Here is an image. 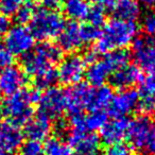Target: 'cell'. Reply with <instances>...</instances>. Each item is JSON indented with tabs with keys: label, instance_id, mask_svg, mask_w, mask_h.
<instances>
[{
	"label": "cell",
	"instance_id": "obj_1",
	"mask_svg": "<svg viewBox=\"0 0 155 155\" xmlns=\"http://www.w3.org/2000/svg\"><path fill=\"white\" fill-rule=\"evenodd\" d=\"M138 34V25L134 20L113 18L103 27L96 39L95 52L106 54L131 45Z\"/></svg>",
	"mask_w": 155,
	"mask_h": 155
},
{
	"label": "cell",
	"instance_id": "obj_2",
	"mask_svg": "<svg viewBox=\"0 0 155 155\" xmlns=\"http://www.w3.org/2000/svg\"><path fill=\"white\" fill-rule=\"evenodd\" d=\"M41 97L38 89H21L14 95L8 96L0 105V113L17 127L26 125L33 115V104Z\"/></svg>",
	"mask_w": 155,
	"mask_h": 155
},
{
	"label": "cell",
	"instance_id": "obj_3",
	"mask_svg": "<svg viewBox=\"0 0 155 155\" xmlns=\"http://www.w3.org/2000/svg\"><path fill=\"white\" fill-rule=\"evenodd\" d=\"M61 55L62 50L60 47L50 43H43L21 56V69L28 75L41 77V74L55 70L54 66L60 61Z\"/></svg>",
	"mask_w": 155,
	"mask_h": 155
},
{
	"label": "cell",
	"instance_id": "obj_4",
	"mask_svg": "<svg viewBox=\"0 0 155 155\" xmlns=\"http://www.w3.org/2000/svg\"><path fill=\"white\" fill-rule=\"evenodd\" d=\"M127 137L138 155H155V119L142 115L130 121Z\"/></svg>",
	"mask_w": 155,
	"mask_h": 155
},
{
	"label": "cell",
	"instance_id": "obj_5",
	"mask_svg": "<svg viewBox=\"0 0 155 155\" xmlns=\"http://www.w3.org/2000/svg\"><path fill=\"white\" fill-rule=\"evenodd\" d=\"M65 21L58 12L45 8L36 9L29 21V30L35 39L47 41L60 35Z\"/></svg>",
	"mask_w": 155,
	"mask_h": 155
},
{
	"label": "cell",
	"instance_id": "obj_6",
	"mask_svg": "<svg viewBox=\"0 0 155 155\" xmlns=\"http://www.w3.org/2000/svg\"><path fill=\"white\" fill-rule=\"evenodd\" d=\"M129 62L130 54L123 49L108 52L102 60L91 63L85 72L87 81L91 86H102L115 70L129 64Z\"/></svg>",
	"mask_w": 155,
	"mask_h": 155
},
{
	"label": "cell",
	"instance_id": "obj_7",
	"mask_svg": "<svg viewBox=\"0 0 155 155\" xmlns=\"http://www.w3.org/2000/svg\"><path fill=\"white\" fill-rule=\"evenodd\" d=\"M101 30L89 24L80 25L71 21L65 24L62 32L58 35V46L66 52H75L86 44L96 41Z\"/></svg>",
	"mask_w": 155,
	"mask_h": 155
},
{
	"label": "cell",
	"instance_id": "obj_8",
	"mask_svg": "<svg viewBox=\"0 0 155 155\" xmlns=\"http://www.w3.org/2000/svg\"><path fill=\"white\" fill-rule=\"evenodd\" d=\"M35 38L29 29L16 25L5 35V47L13 56H24L34 48Z\"/></svg>",
	"mask_w": 155,
	"mask_h": 155
},
{
	"label": "cell",
	"instance_id": "obj_9",
	"mask_svg": "<svg viewBox=\"0 0 155 155\" xmlns=\"http://www.w3.org/2000/svg\"><path fill=\"white\" fill-rule=\"evenodd\" d=\"M39 114L50 119L60 118L67 110L66 91L58 87H50L41 95L38 99Z\"/></svg>",
	"mask_w": 155,
	"mask_h": 155
},
{
	"label": "cell",
	"instance_id": "obj_10",
	"mask_svg": "<svg viewBox=\"0 0 155 155\" xmlns=\"http://www.w3.org/2000/svg\"><path fill=\"white\" fill-rule=\"evenodd\" d=\"M86 61L82 55L70 54L66 56L60 63L56 70L58 80L66 85H74L80 83L86 72Z\"/></svg>",
	"mask_w": 155,
	"mask_h": 155
},
{
	"label": "cell",
	"instance_id": "obj_11",
	"mask_svg": "<svg viewBox=\"0 0 155 155\" xmlns=\"http://www.w3.org/2000/svg\"><path fill=\"white\" fill-rule=\"evenodd\" d=\"M68 144L74 155H99L100 152V139L93 132L71 129Z\"/></svg>",
	"mask_w": 155,
	"mask_h": 155
},
{
	"label": "cell",
	"instance_id": "obj_12",
	"mask_svg": "<svg viewBox=\"0 0 155 155\" xmlns=\"http://www.w3.org/2000/svg\"><path fill=\"white\" fill-rule=\"evenodd\" d=\"M93 87L85 83H78L71 88L66 91L67 96V112L69 114H83L84 110H91V100Z\"/></svg>",
	"mask_w": 155,
	"mask_h": 155
},
{
	"label": "cell",
	"instance_id": "obj_13",
	"mask_svg": "<svg viewBox=\"0 0 155 155\" xmlns=\"http://www.w3.org/2000/svg\"><path fill=\"white\" fill-rule=\"evenodd\" d=\"M28 78L20 67L10 65L0 71V94L11 96L24 89Z\"/></svg>",
	"mask_w": 155,
	"mask_h": 155
},
{
	"label": "cell",
	"instance_id": "obj_14",
	"mask_svg": "<svg viewBox=\"0 0 155 155\" xmlns=\"http://www.w3.org/2000/svg\"><path fill=\"white\" fill-rule=\"evenodd\" d=\"M134 58L140 69L155 74V41L143 37L133 41Z\"/></svg>",
	"mask_w": 155,
	"mask_h": 155
},
{
	"label": "cell",
	"instance_id": "obj_15",
	"mask_svg": "<svg viewBox=\"0 0 155 155\" xmlns=\"http://www.w3.org/2000/svg\"><path fill=\"white\" fill-rule=\"evenodd\" d=\"M139 94L135 89H121L116 95H113L108 105L110 113L114 117H125L137 108Z\"/></svg>",
	"mask_w": 155,
	"mask_h": 155
},
{
	"label": "cell",
	"instance_id": "obj_16",
	"mask_svg": "<svg viewBox=\"0 0 155 155\" xmlns=\"http://www.w3.org/2000/svg\"><path fill=\"white\" fill-rule=\"evenodd\" d=\"M130 121L125 117H114L107 120L100 130V137L104 143L112 144L120 143L127 136Z\"/></svg>",
	"mask_w": 155,
	"mask_h": 155
},
{
	"label": "cell",
	"instance_id": "obj_17",
	"mask_svg": "<svg viewBox=\"0 0 155 155\" xmlns=\"http://www.w3.org/2000/svg\"><path fill=\"white\" fill-rule=\"evenodd\" d=\"M107 121V116L103 110L91 112L88 115H72L70 118L71 129L86 132L100 131Z\"/></svg>",
	"mask_w": 155,
	"mask_h": 155
},
{
	"label": "cell",
	"instance_id": "obj_18",
	"mask_svg": "<svg viewBox=\"0 0 155 155\" xmlns=\"http://www.w3.org/2000/svg\"><path fill=\"white\" fill-rule=\"evenodd\" d=\"M142 80V73L139 67L127 64L115 70L110 75V83L118 89H127L134 86Z\"/></svg>",
	"mask_w": 155,
	"mask_h": 155
},
{
	"label": "cell",
	"instance_id": "obj_19",
	"mask_svg": "<svg viewBox=\"0 0 155 155\" xmlns=\"http://www.w3.org/2000/svg\"><path fill=\"white\" fill-rule=\"evenodd\" d=\"M24 133L19 127L10 122H1L0 124V148L8 153L19 150L24 142Z\"/></svg>",
	"mask_w": 155,
	"mask_h": 155
},
{
	"label": "cell",
	"instance_id": "obj_20",
	"mask_svg": "<svg viewBox=\"0 0 155 155\" xmlns=\"http://www.w3.org/2000/svg\"><path fill=\"white\" fill-rule=\"evenodd\" d=\"M51 131V119L38 113V115H36L34 118H31L26 124L25 134L28 136L29 139L41 141L50 135Z\"/></svg>",
	"mask_w": 155,
	"mask_h": 155
},
{
	"label": "cell",
	"instance_id": "obj_21",
	"mask_svg": "<svg viewBox=\"0 0 155 155\" xmlns=\"http://www.w3.org/2000/svg\"><path fill=\"white\" fill-rule=\"evenodd\" d=\"M110 8L116 18L135 21L140 16V5L137 0H112Z\"/></svg>",
	"mask_w": 155,
	"mask_h": 155
},
{
	"label": "cell",
	"instance_id": "obj_22",
	"mask_svg": "<svg viewBox=\"0 0 155 155\" xmlns=\"http://www.w3.org/2000/svg\"><path fill=\"white\" fill-rule=\"evenodd\" d=\"M62 7L65 15L73 21L87 19L91 9L87 0H63Z\"/></svg>",
	"mask_w": 155,
	"mask_h": 155
},
{
	"label": "cell",
	"instance_id": "obj_23",
	"mask_svg": "<svg viewBox=\"0 0 155 155\" xmlns=\"http://www.w3.org/2000/svg\"><path fill=\"white\" fill-rule=\"evenodd\" d=\"M113 98V91L107 86H94L91 93V110L89 112H97L103 110L105 107H108L110 100Z\"/></svg>",
	"mask_w": 155,
	"mask_h": 155
},
{
	"label": "cell",
	"instance_id": "obj_24",
	"mask_svg": "<svg viewBox=\"0 0 155 155\" xmlns=\"http://www.w3.org/2000/svg\"><path fill=\"white\" fill-rule=\"evenodd\" d=\"M44 154L46 155H74L68 143L60 138H50L44 146Z\"/></svg>",
	"mask_w": 155,
	"mask_h": 155
},
{
	"label": "cell",
	"instance_id": "obj_25",
	"mask_svg": "<svg viewBox=\"0 0 155 155\" xmlns=\"http://www.w3.org/2000/svg\"><path fill=\"white\" fill-rule=\"evenodd\" d=\"M18 151L20 155H44V146L41 141L29 139L22 142Z\"/></svg>",
	"mask_w": 155,
	"mask_h": 155
},
{
	"label": "cell",
	"instance_id": "obj_26",
	"mask_svg": "<svg viewBox=\"0 0 155 155\" xmlns=\"http://www.w3.org/2000/svg\"><path fill=\"white\" fill-rule=\"evenodd\" d=\"M35 7L32 2H28L26 5H24L22 7H20L19 9L16 11V13L14 14L15 16V20L18 25L24 26L25 24H28L32 18L33 14L35 12Z\"/></svg>",
	"mask_w": 155,
	"mask_h": 155
},
{
	"label": "cell",
	"instance_id": "obj_27",
	"mask_svg": "<svg viewBox=\"0 0 155 155\" xmlns=\"http://www.w3.org/2000/svg\"><path fill=\"white\" fill-rule=\"evenodd\" d=\"M30 1L31 0H0V10L1 13L7 16L14 15L20 7Z\"/></svg>",
	"mask_w": 155,
	"mask_h": 155
},
{
	"label": "cell",
	"instance_id": "obj_28",
	"mask_svg": "<svg viewBox=\"0 0 155 155\" xmlns=\"http://www.w3.org/2000/svg\"><path fill=\"white\" fill-rule=\"evenodd\" d=\"M137 108L147 116H151L155 113V98L151 96L139 94Z\"/></svg>",
	"mask_w": 155,
	"mask_h": 155
},
{
	"label": "cell",
	"instance_id": "obj_29",
	"mask_svg": "<svg viewBox=\"0 0 155 155\" xmlns=\"http://www.w3.org/2000/svg\"><path fill=\"white\" fill-rule=\"evenodd\" d=\"M141 27L147 38L155 41V12H150L144 15Z\"/></svg>",
	"mask_w": 155,
	"mask_h": 155
},
{
	"label": "cell",
	"instance_id": "obj_30",
	"mask_svg": "<svg viewBox=\"0 0 155 155\" xmlns=\"http://www.w3.org/2000/svg\"><path fill=\"white\" fill-rule=\"evenodd\" d=\"M87 20H88L87 24L101 30V28L104 25V21H105V14H104L103 9L101 7L91 8V12L88 14V17H87Z\"/></svg>",
	"mask_w": 155,
	"mask_h": 155
},
{
	"label": "cell",
	"instance_id": "obj_31",
	"mask_svg": "<svg viewBox=\"0 0 155 155\" xmlns=\"http://www.w3.org/2000/svg\"><path fill=\"white\" fill-rule=\"evenodd\" d=\"M58 80V74L56 70L50 71L45 74H41V77L35 78V84L37 86V89H47L54 85V83Z\"/></svg>",
	"mask_w": 155,
	"mask_h": 155
},
{
	"label": "cell",
	"instance_id": "obj_32",
	"mask_svg": "<svg viewBox=\"0 0 155 155\" xmlns=\"http://www.w3.org/2000/svg\"><path fill=\"white\" fill-rule=\"evenodd\" d=\"M141 95L155 98V74H149L141 80Z\"/></svg>",
	"mask_w": 155,
	"mask_h": 155
},
{
	"label": "cell",
	"instance_id": "obj_33",
	"mask_svg": "<svg viewBox=\"0 0 155 155\" xmlns=\"http://www.w3.org/2000/svg\"><path fill=\"white\" fill-rule=\"evenodd\" d=\"M102 155H133V153L129 147L120 142V143L108 146V148L104 150Z\"/></svg>",
	"mask_w": 155,
	"mask_h": 155
},
{
	"label": "cell",
	"instance_id": "obj_34",
	"mask_svg": "<svg viewBox=\"0 0 155 155\" xmlns=\"http://www.w3.org/2000/svg\"><path fill=\"white\" fill-rule=\"evenodd\" d=\"M12 63H13V55L5 47V45L0 44V71L12 65Z\"/></svg>",
	"mask_w": 155,
	"mask_h": 155
},
{
	"label": "cell",
	"instance_id": "obj_35",
	"mask_svg": "<svg viewBox=\"0 0 155 155\" xmlns=\"http://www.w3.org/2000/svg\"><path fill=\"white\" fill-rule=\"evenodd\" d=\"M10 28H11V25H10V20L8 16L0 12V38L7 34Z\"/></svg>",
	"mask_w": 155,
	"mask_h": 155
},
{
	"label": "cell",
	"instance_id": "obj_36",
	"mask_svg": "<svg viewBox=\"0 0 155 155\" xmlns=\"http://www.w3.org/2000/svg\"><path fill=\"white\" fill-rule=\"evenodd\" d=\"M41 2H43V5L45 9L56 11L58 8L62 7L63 0H41Z\"/></svg>",
	"mask_w": 155,
	"mask_h": 155
},
{
	"label": "cell",
	"instance_id": "obj_37",
	"mask_svg": "<svg viewBox=\"0 0 155 155\" xmlns=\"http://www.w3.org/2000/svg\"><path fill=\"white\" fill-rule=\"evenodd\" d=\"M138 3L142 5L143 7L148 8V9L155 10V0H137Z\"/></svg>",
	"mask_w": 155,
	"mask_h": 155
},
{
	"label": "cell",
	"instance_id": "obj_38",
	"mask_svg": "<svg viewBox=\"0 0 155 155\" xmlns=\"http://www.w3.org/2000/svg\"><path fill=\"white\" fill-rule=\"evenodd\" d=\"M89 2L93 3L95 7H104V5H110L112 0H88Z\"/></svg>",
	"mask_w": 155,
	"mask_h": 155
},
{
	"label": "cell",
	"instance_id": "obj_39",
	"mask_svg": "<svg viewBox=\"0 0 155 155\" xmlns=\"http://www.w3.org/2000/svg\"><path fill=\"white\" fill-rule=\"evenodd\" d=\"M0 155H10V153L5 152V150H2V149L0 148Z\"/></svg>",
	"mask_w": 155,
	"mask_h": 155
}]
</instances>
